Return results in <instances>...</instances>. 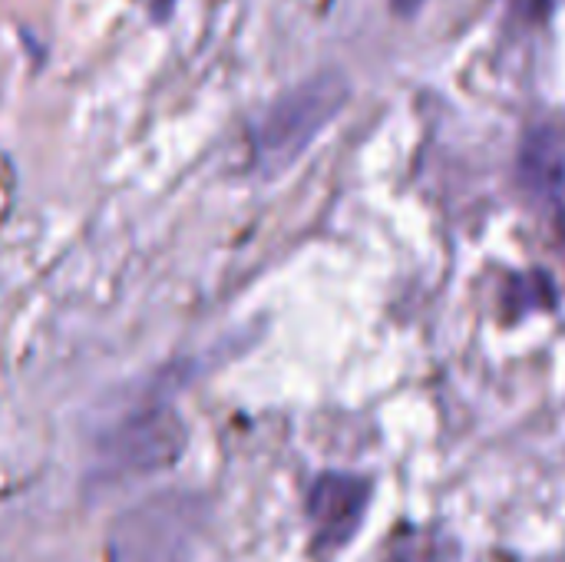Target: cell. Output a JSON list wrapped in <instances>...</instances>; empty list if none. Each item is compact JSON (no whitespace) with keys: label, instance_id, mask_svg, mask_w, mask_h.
I'll return each mask as SVG.
<instances>
[{"label":"cell","instance_id":"obj_9","mask_svg":"<svg viewBox=\"0 0 565 562\" xmlns=\"http://www.w3.org/2000/svg\"><path fill=\"white\" fill-rule=\"evenodd\" d=\"M387 562H414V560H411L407 553H394V556H391V560H387Z\"/></svg>","mask_w":565,"mask_h":562},{"label":"cell","instance_id":"obj_3","mask_svg":"<svg viewBox=\"0 0 565 562\" xmlns=\"http://www.w3.org/2000/svg\"><path fill=\"white\" fill-rule=\"evenodd\" d=\"M202 527L199 507L185 497L152 500L122 517L113 533V553L119 562H175Z\"/></svg>","mask_w":565,"mask_h":562},{"label":"cell","instance_id":"obj_5","mask_svg":"<svg viewBox=\"0 0 565 562\" xmlns=\"http://www.w3.org/2000/svg\"><path fill=\"white\" fill-rule=\"evenodd\" d=\"M520 176L526 189L540 195H553L565 182V146L559 132L553 129H533L523 142L520 156Z\"/></svg>","mask_w":565,"mask_h":562},{"label":"cell","instance_id":"obj_6","mask_svg":"<svg viewBox=\"0 0 565 562\" xmlns=\"http://www.w3.org/2000/svg\"><path fill=\"white\" fill-rule=\"evenodd\" d=\"M556 0H510V13L520 23H543L553 13Z\"/></svg>","mask_w":565,"mask_h":562},{"label":"cell","instance_id":"obj_7","mask_svg":"<svg viewBox=\"0 0 565 562\" xmlns=\"http://www.w3.org/2000/svg\"><path fill=\"white\" fill-rule=\"evenodd\" d=\"M424 3H427V0H391V10H394L397 17H414V13H420Z\"/></svg>","mask_w":565,"mask_h":562},{"label":"cell","instance_id":"obj_2","mask_svg":"<svg viewBox=\"0 0 565 562\" xmlns=\"http://www.w3.org/2000/svg\"><path fill=\"white\" fill-rule=\"evenodd\" d=\"M189 431L182 417L172 407H142L116 421L99 437V477L106 480H129V477H149L166 467H172L185 450Z\"/></svg>","mask_w":565,"mask_h":562},{"label":"cell","instance_id":"obj_1","mask_svg":"<svg viewBox=\"0 0 565 562\" xmlns=\"http://www.w3.org/2000/svg\"><path fill=\"white\" fill-rule=\"evenodd\" d=\"M351 99V83L338 70H321L285 89L252 126V162L262 176H281L338 119Z\"/></svg>","mask_w":565,"mask_h":562},{"label":"cell","instance_id":"obj_8","mask_svg":"<svg viewBox=\"0 0 565 562\" xmlns=\"http://www.w3.org/2000/svg\"><path fill=\"white\" fill-rule=\"evenodd\" d=\"M172 7H175V0H149V13H152V20H169Z\"/></svg>","mask_w":565,"mask_h":562},{"label":"cell","instance_id":"obj_4","mask_svg":"<svg viewBox=\"0 0 565 562\" xmlns=\"http://www.w3.org/2000/svg\"><path fill=\"white\" fill-rule=\"evenodd\" d=\"M371 503V480L358 474H321L308 490V517L315 527L318 547H344L364 523Z\"/></svg>","mask_w":565,"mask_h":562}]
</instances>
